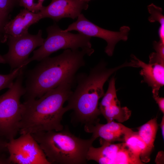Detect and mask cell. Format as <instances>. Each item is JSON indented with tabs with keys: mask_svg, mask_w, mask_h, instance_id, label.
I'll list each match as a JSON object with an SVG mask.
<instances>
[{
	"mask_svg": "<svg viewBox=\"0 0 164 164\" xmlns=\"http://www.w3.org/2000/svg\"><path fill=\"white\" fill-rule=\"evenodd\" d=\"M9 15H7L0 11V35L6 37L4 33L5 26L9 21Z\"/></svg>",
	"mask_w": 164,
	"mask_h": 164,
	"instance_id": "7402d4cb",
	"label": "cell"
},
{
	"mask_svg": "<svg viewBox=\"0 0 164 164\" xmlns=\"http://www.w3.org/2000/svg\"><path fill=\"white\" fill-rule=\"evenodd\" d=\"M93 48L65 50L56 56L46 57L30 70L26 81L25 100L36 99L64 81L75 78L77 71L85 65L86 55L94 52Z\"/></svg>",
	"mask_w": 164,
	"mask_h": 164,
	"instance_id": "7a4b0ae2",
	"label": "cell"
},
{
	"mask_svg": "<svg viewBox=\"0 0 164 164\" xmlns=\"http://www.w3.org/2000/svg\"><path fill=\"white\" fill-rule=\"evenodd\" d=\"M45 0H19V5L33 13H38L43 9Z\"/></svg>",
	"mask_w": 164,
	"mask_h": 164,
	"instance_id": "ffe728a7",
	"label": "cell"
},
{
	"mask_svg": "<svg viewBox=\"0 0 164 164\" xmlns=\"http://www.w3.org/2000/svg\"><path fill=\"white\" fill-rule=\"evenodd\" d=\"M42 32L39 29L36 35L27 33L18 36H8L7 44L8 52L4 55L0 54V63L8 64L14 69L24 65L29 59L30 53L38 46H42L44 39L42 37Z\"/></svg>",
	"mask_w": 164,
	"mask_h": 164,
	"instance_id": "52a82bcc",
	"label": "cell"
},
{
	"mask_svg": "<svg viewBox=\"0 0 164 164\" xmlns=\"http://www.w3.org/2000/svg\"><path fill=\"white\" fill-rule=\"evenodd\" d=\"M42 19L39 12H32L24 9L12 19L9 21L4 27V33L8 36H18L28 32L29 27Z\"/></svg>",
	"mask_w": 164,
	"mask_h": 164,
	"instance_id": "9a60e30c",
	"label": "cell"
},
{
	"mask_svg": "<svg viewBox=\"0 0 164 164\" xmlns=\"http://www.w3.org/2000/svg\"><path fill=\"white\" fill-rule=\"evenodd\" d=\"M149 13L151 14L148 20L151 22H158L161 26H164V16L162 13V9L153 3L149 5L148 7Z\"/></svg>",
	"mask_w": 164,
	"mask_h": 164,
	"instance_id": "d6986e66",
	"label": "cell"
},
{
	"mask_svg": "<svg viewBox=\"0 0 164 164\" xmlns=\"http://www.w3.org/2000/svg\"><path fill=\"white\" fill-rule=\"evenodd\" d=\"M124 142L131 151L141 159L145 152L146 146L138 132L133 131L125 138Z\"/></svg>",
	"mask_w": 164,
	"mask_h": 164,
	"instance_id": "e0dca14e",
	"label": "cell"
},
{
	"mask_svg": "<svg viewBox=\"0 0 164 164\" xmlns=\"http://www.w3.org/2000/svg\"><path fill=\"white\" fill-rule=\"evenodd\" d=\"M101 146L91 145L87 155V161L94 160L100 164H143L139 157L134 154L125 142L113 144L101 139Z\"/></svg>",
	"mask_w": 164,
	"mask_h": 164,
	"instance_id": "9c48e42d",
	"label": "cell"
},
{
	"mask_svg": "<svg viewBox=\"0 0 164 164\" xmlns=\"http://www.w3.org/2000/svg\"><path fill=\"white\" fill-rule=\"evenodd\" d=\"M135 58L142 68L140 73L143 77L142 81L152 87L153 94H159L160 88L164 84V62L149 61L147 64L135 56Z\"/></svg>",
	"mask_w": 164,
	"mask_h": 164,
	"instance_id": "5bb4252c",
	"label": "cell"
},
{
	"mask_svg": "<svg viewBox=\"0 0 164 164\" xmlns=\"http://www.w3.org/2000/svg\"><path fill=\"white\" fill-rule=\"evenodd\" d=\"M154 48L156 53L162 57H164V43L160 41H154L153 43Z\"/></svg>",
	"mask_w": 164,
	"mask_h": 164,
	"instance_id": "603a6c76",
	"label": "cell"
},
{
	"mask_svg": "<svg viewBox=\"0 0 164 164\" xmlns=\"http://www.w3.org/2000/svg\"><path fill=\"white\" fill-rule=\"evenodd\" d=\"M23 70L9 90L0 95V135L8 140L15 138L19 132L22 109L20 99L26 91L22 84Z\"/></svg>",
	"mask_w": 164,
	"mask_h": 164,
	"instance_id": "5b68a950",
	"label": "cell"
},
{
	"mask_svg": "<svg viewBox=\"0 0 164 164\" xmlns=\"http://www.w3.org/2000/svg\"><path fill=\"white\" fill-rule=\"evenodd\" d=\"M51 164H84L88 151L95 140L77 137L68 129L31 134Z\"/></svg>",
	"mask_w": 164,
	"mask_h": 164,
	"instance_id": "277c9868",
	"label": "cell"
},
{
	"mask_svg": "<svg viewBox=\"0 0 164 164\" xmlns=\"http://www.w3.org/2000/svg\"><path fill=\"white\" fill-rule=\"evenodd\" d=\"M99 107L101 114L107 121L115 120L122 123L128 120L131 115V111L126 107H121L116 94L115 82H109L108 89L100 103Z\"/></svg>",
	"mask_w": 164,
	"mask_h": 164,
	"instance_id": "7c38bea8",
	"label": "cell"
},
{
	"mask_svg": "<svg viewBox=\"0 0 164 164\" xmlns=\"http://www.w3.org/2000/svg\"><path fill=\"white\" fill-rule=\"evenodd\" d=\"M19 0H0V11L7 15L18 5Z\"/></svg>",
	"mask_w": 164,
	"mask_h": 164,
	"instance_id": "44dd1931",
	"label": "cell"
},
{
	"mask_svg": "<svg viewBox=\"0 0 164 164\" xmlns=\"http://www.w3.org/2000/svg\"><path fill=\"white\" fill-rule=\"evenodd\" d=\"M88 3L80 0H52L39 12L42 19L50 18L55 22L65 18L74 19L87 9Z\"/></svg>",
	"mask_w": 164,
	"mask_h": 164,
	"instance_id": "8fae6325",
	"label": "cell"
},
{
	"mask_svg": "<svg viewBox=\"0 0 164 164\" xmlns=\"http://www.w3.org/2000/svg\"><path fill=\"white\" fill-rule=\"evenodd\" d=\"M132 66L131 62H125L116 67L109 68L105 62L101 61L92 68L88 74L79 76L77 86L65 107L67 111L73 110V118L84 125L99 121L98 117L101 113L99 101L105 93L103 88L105 83L118 70Z\"/></svg>",
	"mask_w": 164,
	"mask_h": 164,
	"instance_id": "3957f363",
	"label": "cell"
},
{
	"mask_svg": "<svg viewBox=\"0 0 164 164\" xmlns=\"http://www.w3.org/2000/svg\"><path fill=\"white\" fill-rule=\"evenodd\" d=\"M161 129L163 139H164V116H162L161 122L159 125Z\"/></svg>",
	"mask_w": 164,
	"mask_h": 164,
	"instance_id": "83f0119b",
	"label": "cell"
},
{
	"mask_svg": "<svg viewBox=\"0 0 164 164\" xmlns=\"http://www.w3.org/2000/svg\"><path fill=\"white\" fill-rule=\"evenodd\" d=\"M153 97L158 104L160 110L164 114V98L160 97L159 94H153Z\"/></svg>",
	"mask_w": 164,
	"mask_h": 164,
	"instance_id": "d4e9b609",
	"label": "cell"
},
{
	"mask_svg": "<svg viewBox=\"0 0 164 164\" xmlns=\"http://www.w3.org/2000/svg\"><path fill=\"white\" fill-rule=\"evenodd\" d=\"M7 40V39L5 36L0 35V42H3Z\"/></svg>",
	"mask_w": 164,
	"mask_h": 164,
	"instance_id": "f1b7e54d",
	"label": "cell"
},
{
	"mask_svg": "<svg viewBox=\"0 0 164 164\" xmlns=\"http://www.w3.org/2000/svg\"><path fill=\"white\" fill-rule=\"evenodd\" d=\"M6 143L11 164H51L31 134H21Z\"/></svg>",
	"mask_w": 164,
	"mask_h": 164,
	"instance_id": "ba28073f",
	"label": "cell"
},
{
	"mask_svg": "<svg viewBox=\"0 0 164 164\" xmlns=\"http://www.w3.org/2000/svg\"><path fill=\"white\" fill-rule=\"evenodd\" d=\"M3 136L0 135V158H7L4 155L3 153L7 151L6 143L7 142L5 141L3 138Z\"/></svg>",
	"mask_w": 164,
	"mask_h": 164,
	"instance_id": "cb8c5ba5",
	"label": "cell"
},
{
	"mask_svg": "<svg viewBox=\"0 0 164 164\" xmlns=\"http://www.w3.org/2000/svg\"><path fill=\"white\" fill-rule=\"evenodd\" d=\"M86 132L92 134L95 140L100 137L105 141L113 143L116 141L124 142L125 138L133 131L121 123L114 121L105 124L99 123L84 125Z\"/></svg>",
	"mask_w": 164,
	"mask_h": 164,
	"instance_id": "4fadbf2b",
	"label": "cell"
},
{
	"mask_svg": "<svg viewBox=\"0 0 164 164\" xmlns=\"http://www.w3.org/2000/svg\"><path fill=\"white\" fill-rule=\"evenodd\" d=\"M75 80L64 81L38 99L25 100L22 103L21 119L19 125L20 133L32 134L63 130L62 120L67 111L63 105L72 94Z\"/></svg>",
	"mask_w": 164,
	"mask_h": 164,
	"instance_id": "6da1fadb",
	"label": "cell"
},
{
	"mask_svg": "<svg viewBox=\"0 0 164 164\" xmlns=\"http://www.w3.org/2000/svg\"><path fill=\"white\" fill-rule=\"evenodd\" d=\"M24 68L21 67L14 69L8 74H0V91L6 88H9L12 85L14 80Z\"/></svg>",
	"mask_w": 164,
	"mask_h": 164,
	"instance_id": "ac0fdd59",
	"label": "cell"
},
{
	"mask_svg": "<svg viewBox=\"0 0 164 164\" xmlns=\"http://www.w3.org/2000/svg\"><path fill=\"white\" fill-rule=\"evenodd\" d=\"M77 20L69 26L64 32L73 30L87 36L95 37L102 39L107 43L105 52L109 56L113 54L116 44L122 40L126 41L128 39L130 28L128 26H123L118 32L113 31L101 28L88 20L82 13L77 17Z\"/></svg>",
	"mask_w": 164,
	"mask_h": 164,
	"instance_id": "30bf717a",
	"label": "cell"
},
{
	"mask_svg": "<svg viewBox=\"0 0 164 164\" xmlns=\"http://www.w3.org/2000/svg\"><path fill=\"white\" fill-rule=\"evenodd\" d=\"M47 36L43 44L33 51V55L29 58L24 66L34 60L40 61L49 57L52 53L60 49L73 50L89 49L92 48L91 37L79 33L73 34L64 32L56 24L46 29Z\"/></svg>",
	"mask_w": 164,
	"mask_h": 164,
	"instance_id": "8992f818",
	"label": "cell"
},
{
	"mask_svg": "<svg viewBox=\"0 0 164 164\" xmlns=\"http://www.w3.org/2000/svg\"><path fill=\"white\" fill-rule=\"evenodd\" d=\"M160 41L164 43V26H160L159 30Z\"/></svg>",
	"mask_w": 164,
	"mask_h": 164,
	"instance_id": "4316f807",
	"label": "cell"
},
{
	"mask_svg": "<svg viewBox=\"0 0 164 164\" xmlns=\"http://www.w3.org/2000/svg\"><path fill=\"white\" fill-rule=\"evenodd\" d=\"M155 162L157 164H162L164 162V152L161 151L159 152L156 157Z\"/></svg>",
	"mask_w": 164,
	"mask_h": 164,
	"instance_id": "484cf974",
	"label": "cell"
},
{
	"mask_svg": "<svg viewBox=\"0 0 164 164\" xmlns=\"http://www.w3.org/2000/svg\"><path fill=\"white\" fill-rule=\"evenodd\" d=\"M80 0L88 2L89 1H90L91 0Z\"/></svg>",
	"mask_w": 164,
	"mask_h": 164,
	"instance_id": "f546056e",
	"label": "cell"
},
{
	"mask_svg": "<svg viewBox=\"0 0 164 164\" xmlns=\"http://www.w3.org/2000/svg\"><path fill=\"white\" fill-rule=\"evenodd\" d=\"M157 118L150 119L138 128V133L145 142L146 149L142 157L144 163L149 162L151 153L154 148V143L158 128Z\"/></svg>",
	"mask_w": 164,
	"mask_h": 164,
	"instance_id": "2e32d148",
	"label": "cell"
}]
</instances>
